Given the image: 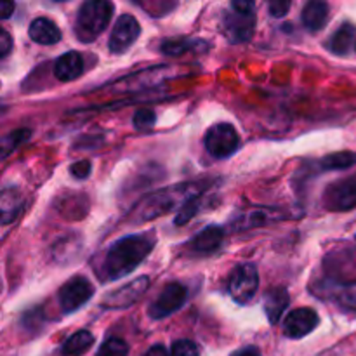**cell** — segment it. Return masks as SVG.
I'll use <instances>...</instances> for the list:
<instances>
[{
    "label": "cell",
    "instance_id": "6da1fadb",
    "mask_svg": "<svg viewBox=\"0 0 356 356\" xmlns=\"http://www.w3.org/2000/svg\"><path fill=\"white\" fill-rule=\"evenodd\" d=\"M155 245L152 235H131L111 243L103 261L104 280H118L136 270Z\"/></svg>",
    "mask_w": 356,
    "mask_h": 356
},
{
    "label": "cell",
    "instance_id": "7a4b0ae2",
    "mask_svg": "<svg viewBox=\"0 0 356 356\" xmlns=\"http://www.w3.org/2000/svg\"><path fill=\"white\" fill-rule=\"evenodd\" d=\"M204 188H205L204 183H186V184H179V186L169 188V190L159 191V193L149 197L148 200L143 204L139 218H141L143 221H148V219L160 218V216L174 211L176 207L181 211L188 202L200 197Z\"/></svg>",
    "mask_w": 356,
    "mask_h": 356
},
{
    "label": "cell",
    "instance_id": "3957f363",
    "mask_svg": "<svg viewBox=\"0 0 356 356\" xmlns=\"http://www.w3.org/2000/svg\"><path fill=\"white\" fill-rule=\"evenodd\" d=\"M115 6L108 0H89L79 9L75 19V35L83 44L96 40L110 24Z\"/></svg>",
    "mask_w": 356,
    "mask_h": 356
},
{
    "label": "cell",
    "instance_id": "277c9868",
    "mask_svg": "<svg viewBox=\"0 0 356 356\" xmlns=\"http://www.w3.org/2000/svg\"><path fill=\"white\" fill-rule=\"evenodd\" d=\"M240 146V136L229 124H216L205 134V148L214 159H228Z\"/></svg>",
    "mask_w": 356,
    "mask_h": 356
},
{
    "label": "cell",
    "instance_id": "5b68a950",
    "mask_svg": "<svg viewBox=\"0 0 356 356\" xmlns=\"http://www.w3.org/2000/svg\"><path fill=\"white\" fill-rule=\"evenodd\" d=\"M259 289V275L254 264L235 268L229 278V294L238 305H247Z\"/></svg>",
    "mask_w": 356,
    "mask_h": 356
},
{
    "label": "cell",
    "instance_id": "8992f818",
    "mask_svg": "<svg viewBox=\"0 0 356 356\" xmlns=\"http://www.w3.org/2000/svg\"><path fill=\"white\" fill-rule=\"evenodd\" d=\"M92 296L94 285L87 278L75 277L68 284L63 285L61 291H59V306H61V309L65 313H73L82 308L83 305H87Z\"/></svg>",
    "mask_w": 356,
    "mask_h": 356
},
{
    "label": "cell",
    "instance_id": "52a82bcc",
    "mask_svg": "<svg viewBox=\"0 0 356 356\" xmlns=\"http://www.w3.org/2000/svg\"><path fill=\"white\" fill-rule=\"evenodd\" d=\"M188 299V289L181 284H169L162 291V294L152 302L148 309V315L153 320H162L165 316L174 315L177 309L184 306Z\"/></svg>",
    "mask_w": 356,
    "mask_h": 356
},
{
    "label": "cell",
    "instance_id": "ba28073f",
    "mask_svg": "<svg viewBox=\"0 0 356 356\" xmlns=\"http://www.w3.org/2000/svg\"><path fill=\"white\" fill-rule=\"evenodd\" d=\"M139 33H141V26H139L138 19L132 14H122L111 30L108 47L113 54H122L132 47V44L138 40Z\"/></svg>",
    "mask_w": 356,
    "mask_h": 356
},
{
    "label": "cell",
    "instance_id": "9c48e42d",
    "mask_svg": "<svg viewBox=\"0 0 356 356\" xmlns=\"http://www.w3.org/2000/svg\"><path fill=\"white\" fill-rule=\"evenodd\" d=\"M323 204L329 211H351L356 207V179H341L330 184L323 195Z\"/></svg>",
    "mask_w": 356,
    "mask_h": 356
},
{
    "label": "cell",
    "instance_id": "30bf717a",
    "mask_svg": "<svg viewBox=\"0 0 356 356\" xmlns=\"http://www.w3.org/2000/svg\"><path fill=\"white\" fill-rule=\"evenodd\" d=\"M254 26H256L254 13H240L232 7V10H226L222 17V31L232 42H247L252 38Z\"/></svg>",
    "mask_w": 356,
    "mask_h": 356
},
{
    "label": "cell",
    "instance_id": "8fae6325",
    "mask_svg": "<svg viewBox=\"0 0 356 356\" xmlns=\"http://www.w3.org/2000/svg\"><path fill=\"white\" fill-rule=\"evenodd\" d=\"M149 287V278L148 277H139L136 280L129 282L127 285H124L118 291L111 292L106 298L103 299L101 306L103 308H111V309H122V308H131L134 302H138L141 299V296L145 294L146 289Z\"/></svg>",
    "mask_w": 356,
    "mask_h": 356
},
{
    "label": "cell",
    "instance_id": "7c38bea8",
    "mask_svg": "<svg viewBox=\"0 0 356 356\" xmlns=\"http://www.w3.org/2000/svg\"><path fill=\"white\" fill-rule=\"evenodd\" d=\"M318 323L320 318L316 312L309 308H299L287 316L284 323V332L291 339H301L312 334L318 327Z\"/></svg>",
    "mask_w": 356,
    "mask_h": 356
},
{
    "label": "cell",
    "instance_id": "4fadbf2b",
    "mask_svg": "<svg viewBox=\"0 0 356 356\" xmlns=\"http://www.w3.org/2000/svg\"><path fill=\"white\" fill-rule=\"evenodd\" d=\"M83 58L80 52L70 51L59 56V59L54 65V75L59 82H72L76 80L83 73Z\"/></svg>",
    "mask_w": 356,
    "mask_h": 356
},
{
    "label": "cell",
    "instance_id": "5bb4252c",
    "mask_svg": "<svg viewBox=\"0 0 356 356\" xmlns=\"http://www.w3.org/2000/svg\"><path fill=\"white\" fill-rule=\"evenodd\" d=\"M222 240H225V232L219 226H209V228L202 229L193 240H191L190 247L195 254H212L221 247Z\"/></svg>",
    "mask_w": 356,
    "mask_h": 356
},
{
    "label": "cell",
    "instance_id": "9a60e30c",
    "mask_svg": "<svg viewBox=\"0 0 356 356\" xmlns=\"http://www.w3.org/2000/svg\"><path fill=\"white\" fill-rule=\"evenodd\" d=\"M160 51L165 56H172V58H177V56H183L186 52H205L209 51V45L205 40H200V38H188V37H177V38H169V40H163V44L160 45Z\"/></svg>",
    "mask_w": 356,
    "mask_h": 356
},
{
    "label": "cell",
    "instance_id": "2e32d148",
    "mask_svg": "<svg viewBox=\"0 0 356 356\" xmlns=\"http://www.w3.org/2000/svg\"><path fill=\"white\" fill-rule=\"evenodd\" d=\"M28 33H30L31 40L42 45H52L61 40V30L47 17H37L31 21Z\"/></svg>",
    "mask_w": 356,
    "mask_h": 356
},
{
    "label": "cell",
    "instance_id": "e0dca14e",
    "mask_svg": "<svg viewBox=\"0 0 356 356\" xmlns=\"http://www.w3.org/2000/svg\"><path fill=\"white\" fill-rule=\"evenodd\" d=\"M329 21V6L320 0H313V2L306 3L302 9V23H305L306 30L316 33L322 30Z\"/></svg>",
    "mask_w": 356,
    "mask_h": 356
},
{
    "label": "cell",
    "instance_id": "ac0fdd59",
    "mask_svg": "<svg viewBox=\"0 0 356 356\" xmlns=\"http://www.w3.org/2000/svg\"><path fill=\"white\" fill-rule=\"evenodd\" d=\"M289 294L285 289H270L264 296V313H266L268 320H270L271 325L278 323V320L282 318L284 312L289 306Z\"/></svg>",
    "mask_w": 356,
    "mask_h": 356
},
{
    "label": "cell",
    "instance_id": "d6986e66",
    "mask_svg": "<svg viewBox=\"0 0 356 356\" xmlns=\"http://www.w3.org/2000/svg\"><path fill=\"white\" fill-rule=\"evenodd\" d=\"M94 344V336L89 330H79L73 334L72 337L65 341L61 348V353L65 356H79L86 353L90 346Z\"/></svg>",
    "mask_w": 356,
    "mask_h": 356
},
{
    "label": "cell",
    "instance_id": "ffe728a7",
    "mask_svg": "<svg viewBox=\"0 0 356 356\" xmlns=\"http://www.w3.org/2000/svg\"><path fill=\"white\" fill-rule=\"evenodd\" d=\"M0 209H2V222L9 225L19 216L21 209H23V198L16 190H3Z\"/></svg>",
    "mask_w": 356,
    "mask_h": 356
},
{
    "label": "cell",
    "instance_id": "44dd1931",
    "mask_svg": "<svg viewBox=\"0 0 356 356\" xmlns=\"http://www.w3.org/2000/svg\"><path fill=\"white\" fill-rule=\"evenodd\" d=\"M355 40V26L353 24H343L330 38V51L336 52L337 56L348 54L351 44Z\"/></svg>",
    "mask_w": 356,
    "mask_h": 356
},
{
    "label": "cell",
    "instance_id": "7402d4cb",
    "mask_svg": "<svg viewBox=\"0 0 356 356\" xmlns=\"http://www.w3.org/2000/svg\"><path fill=\"white\" fill-rule=\"evenodd\" d=\"M332 299L348 312H356V282L336 284L332 287Z\"/></svg>",
    "mask_w": 356,
    "mask_h": 356
},
{
    "label": "cell",
    "instance_id": "603a6c76",
    "mask_svg": "<svg viewBox=\"0 0 356 356\" xmlns=\"http://www.w3.org/2000/svg\"><path fill=\"white\" fill-rule=\"evenodd\" d=\"M356 163V155L350 152H343V153H334V155L325 156L322 160V167L325 170H341V169H348L350 165Z\"/></svg>",
    "mask_w": 356,
    "mask_h": 356
},
{
    "label": "cell",
    "instance_id": "cb8c5ba5",
    "mask_svg": "<svg viewBox=\"0 0 356 356\" xmlns=\"http://www.w3.org/2000/svg\"><path fill=\"white\" fill-rule=\"evenodd\" d=\"M129 353V346L125 341L117 339H108L106 343H103V346L99 348L97 351V356H127Z\"/></svg>",
    "mask_w": 356,
    "mask_h": 356
},
{
    "label": "cell",
    "instance_id": "d4e9b609",
    "mask_svg": "<svg viewBox=\"0 0 356 356\" xmlns=\"http://www.w3.org/2000/svg\"><path fill=\"white\" fill-rule=\"evenodd\" d=\"M28 138H30V131H28V129H19V131H14V132H10L9 136H6V138L2 139L3 156L9 155V153L13 152L16 146H19L21 143L26 141Z\"/></svg>",
    "mask_w": 356,
    "mask_h": 356
},
{
    "label": "cell",
    "instance_id": "484cf974",
    "mask_svg": "<svg viewBox=\"0 0 356 356\" xmlns=\"http://www.w3.org/2000/svg\"><path fill=\"white\" fill-rule=\"evenodd\" d=\"M170 356H200V351H198V346L193 341L181 339L172 344Z\"/></svg>",
    "mask_w": 356,
    "mask_h": 356
},
{
    "label": "cell",
    "instance_id": "4316f807",
    "mask_svg": "<svg viewBox=\"0 0 356 356\" xmlns=\"http://www.w3.org/2000/svg\"><path fill=\"white\" fill-rule=\"evenodd\" d=\"M156 115L153 113L152 110H138L134 113V127L139 129V131H146V129H152L155 125Z\"/></svg>",
    "mask_w": 356,
    "mask_h": 356
},
{
    "label": "cell",
    "instance_id": "83f0119b",
    "mask_svg": "<svg viewBox=\"0 0 356 356\" xmlns=\"http://www.w3.org/2000/svg\"><path fill=\"white\" fill-rule=\"evenodd\" d=\"M261 225H266V214L264 212H250V214H247L245 218H242L238 221L240 229L256 228V226Z\"/></svg>",
    "mask_w": 356,
    "mask_h": 356
},
{
    "label": "cell",
    "instance_id": "f1b7e54d",
    "mask_svg": "<svg viewBox=\"0 0 356 356\" xmlns=\"http://www.w3.org/2000/svg\"><path fill=\"white\" fill-rule=\"evenodd\" d=\"M197 211H198V198H195V200L188 202V204L184 205L183 209H181V211H179V216H177L176 221H174V222H176L177 226L186 225V222L190 221V219L193 218L195 214H197Z\"/></svg>",
    "mask_w": 356,
    "mask_h": 356
},
{
    "label": "cell",
    "instance_id": "f546056e",
    "mask_svg": "<svg viewBox=\"0 0 356 356\" xmlns=\"http://www.w3.org/2000/svg\"><path fill=\"white\" fill-rule=\"evenodd\" d=\"M70 172H72V176L76 177V179H86V177L90 176V162H87V160H79V162L73 163Z\"/></svg>",
    "mask_w": 356,
    "mask_h": 356
},
{
    "label": "cell",
    "instance_id": "4dcf8cb0",
    "mask_svg": "<svg viewBox=\"0 0 356 356\" xmlns=\"http://www.w3.org/2000/svg\"><path fill=\"white\" fill-rule=\"evenodd\" d=\"M289 9H291V2H280V0H273V2L268 3V10H270V14L273 17H282L285 16V14L289 13Z\"/></svg>",
    "mask_w": 356,
    "mask_h": 356
},
{
    "label": "cell",
    "instance_id": "1f68e13d",
    "mask_svg": "<svg viewBox=\"0 0 356 356\" xmlns=\"http://www.w3.org/2000/svg\"><path fill=\"white\" fill-rule=\"evenodd\" d=\"M13 49V40H10V35L6 30H0V56L6 58L7 54Z\"/></svg>",
    "mask_w": 356,
    "mask_h": 356
},
{
    "label": "cell",
    "instance_id": "d6a6232c",
    "mask_svg": "<svg viewBox=\"0 0 356 356\" xmlns=\"http://www.w3.org/2000/svg\"><path fill=\"white\" fill-rule=\"evenodd\" d=\"M232 7L240 13H254V2H249V0H235Z\"/></svg>",
    "mask_w": 356,
    "mask_h": 356
},
{
    "label": "cell",
    "instance_id": "836d02e7",
    "mask_svg": "<svg viewBox=\"0 0 356 356\" xmlns=\"http://www.w3.org/2000/svg\"><path fill=\"white\" fill-rule=\"evenodd\" d=\"M145 356H169V353H167V350L162 346V344H156V346L149 348Z\"/></svg>",
    "mask_w": 356,
    "mask_h": 356
},
{
    "label": "cell",
    "instance_id": "e575fe53",
    "mask_svg": "<svg viewBox=\"0 0 356 356\" xmlns=\"http://www.w3.org/2000/svg\"><path fill=\"white\" fill-rule=\"evenodd\" d=\"M232 356H261V353H259V350H257V348L249 346V348H243V350L235 351V353H233Z\"/></svg>",
    "mask_w": 356,
    "mask_h": 356
},
{
    "label": "cell",
    "instance_id": "d590c367",
    "mask_svg": "<svg viewBox=\"0 0 356 356\" xmlns=\"http://www.w3.org/2000/svg\"><path fill=\"white\" fill-rule=\"evenodd\" d=\"M14 9H16V6H14L13 2H3L2 3V10H0V14H2V19H7V17H10V14H13Z\"/></svg>",
    "mask_w": 356,
    "mask_h": 356
}]
</instances>
